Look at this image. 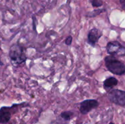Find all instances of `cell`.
Instances as JSON below:
<instances>
[{
	"instance_id": "cell-11",
	"label": "cell",
	"mask_w": 125,
	"mask_h": 124,
	"mask_svg": "<svg viewBox=\"0 0 125 124\" xmlns=\"http://www.w3.org/2000/svg\"><path fill=\"white\" fill-rule=\"evenodd\" d=\"M90 2L93 7H100L103 4V0H90Z\"/></svg>"
},
{
	"instance_id": "cell-7",
	"label": "cell",
	"mask_w": 125,
	"mask_h": 124,
	"mask_svg": "<svg viewBox=\"0 0 125 124\" xmlns=\"http://www.w3.org/2000/svg\"><path fill=\"white\" fill-rule=\"evenodd\" d=\"M16 104L11 106H2L0 108V124H6L10 120L12 112Z\"/></svg>"
},
{
	"instance_id": "cell-8",
	"label": "cell",
	"mask_w": 125,
	"mask_h": 124,
	"mask_svg": "<svg viewBox=\"0 0 125 124\" xmlns=\"http://www.w3.org/2000/svg\"><path fill=\"white\" fill-rule=\"evenodd\" d=\"M118 80L114 77H109L103 81V88L107 92L118 85Z\"/></svg>"
},
{
	"instance_id": "cell-5",
	"label": "cell",
	"mask_w": 125,
	"mask_h": 124,
	"mask_svg": "<svg viewBox=\"0 0 125 124\" xmlns=\"http://www.w3.org/2000/svg\"><path fill=\"white\" fill-rule=\"evenodd\" d=\"M99 102L95 99H86L80 103L79 111L83 115L87 114L92 109L97 108L99 106Z\"/></svg>"
},
{
	"instance_id": "cell-12",
	"label": "cell",
	"mask_w": 125,
	"mask_h": 124,
	"mask_svg": "<svg viewBox=\"0 0 125 124\" xmlns=\"http://www.w3.org/2000/svg\"><path fill=\"white\" fill-rule=\"evenodd\" d=\"M72 41H73V37L70 35L67 36L65 40V44L67 46H70L72 43Z\"/></svg>"
},
{
	"instance_id": "cell-13",
	"label": "cell",
	"mask_w": 125,
	"mask_h": 124,
	"mask_svg": "<svg viewBox=\"0 0 125 124\" xmlns=\"http://www.w3.org/2000/svg\"><path fill=\"white\" fill-rule=\"evenodd\" d=\"M32 27L34 29V31L36 32V27H37V20L35 16H32Z\"/></svg>"
},
{
	"instance_id": "cell-6",
	"label": "cell",
	"mask_w": 125,
	"mask_h": 124,
	"mask_svg": "<svg viewBox=\"0 0 125 124\" xmlns=\"http://www.w3.org/2000/svg\"><path fill=\"white\" fill-rule=\"evenodd\" d=\"M103 32L97 28H93L91 30H89L87 35V43L92 46V47H95L96 44L98 42L100 38L103 36Z\"/></svg>"
},
{
	"instance_id": "cell-10",
	"label": "cell",
	"mask_w": 125,
	"mask_h": 124,
	"mask_svg": "<svg viewBox=\"0 0 125 124\" xmlns=\"http://www.w3.org/2000/svg\"><path fill=\"white\" fill-rule=\"evenodd\" d=\"M74 115V113L72 111H66L62 112L61 114V117L62 119L65 121H69Z\"/></svg>"
},
{
	"instance_id": "cell-3",
	"label": "cell",
	"mask_w": 125,
	"mask_h": 124,
	"mask_svg": "<svg viewBox=\"0 0 125 124\" xmlns=\"http://www.w3.org/2000/svg\"><path fill=\"white\" fill-rule=\"evenodd\" d=\"M107 98L112 103L124 107L125 106V92L118 89H112L107 92Z\"/></svg>"
},
{
	"instance_id": "cell-17",
	"label": "cell",
	"mask_w": 125,
	"mask_h": 124,
	"mask_svg": "<svg viewBox=\"0 0 125 124\" xmlns=\"http://www.w3.org/2000/svg\"><path fill=\"white\" fill-rule=\"evenodd\" d=\"M109 124H114L113 122H110Z\"/></svg>"
},
{
	"instance_id": "cell-1",
	"label": "cell",
	"mask_w": 125,
	"mask_h": 124,
	"mask_svg": "<svg viewBox=\"0 0 125 124\" xmlns=\"http://www.w3.org/2000/svg\"><path fill=\"white\" fill-rule=\"evenodd\" d=\"M105 65L107 70L112 74L122 76L125 74L124 63L117 59L115 56L107 55L104 58Z\"/></svg>"
},
{
	"instance_id": "cell-9",
	"label": "cell",
	"mask_w": 125,
	"mask_h": 124,
	"mask_svg": "<svg viewBox=\"0 0 125 124\" xmlns=\"http://www.w3.org/2000/svg\"><path fill=\"white\" fill-rule=\"evenodd\" d=\"M106 11L105 9H96L92 12H89L86 14V17L87 18H94V17H97L98 15L101 14V13H103Z\"/></svg>"
},
{
	"instance_id": "cell-14",
	"label": "cell",
	"mask_w": 125,
	"mask_h": 124,
	"mask_svg": "<svg viewBox=\"0 0 125 124\" xmlns=\"http://www.w3.org/2000/svg\"><path fill=\"white\" fill-rule=\"evenodd\" d=\"M120 3L122 6V9L123 10L125 9V0H120Z\"/></svg>"
},
{
	"instance_id": "cell-16",
	"label": "cell",
	"mask_w": 125,
	"mask_h": 124,
	"mask_svg": "<svg viewBox=\"0 0 125 124\" xmlns=\"http://www.w3.org/2000/svg\"><path fill=\"white\" fill-rule=\"evenodd\" d=\"M63 124L62 123V124H61V123H59V122H56V123H55V124Z\"/></svg>"
},
{
	"instance_id": "cell-2",
	"label": "cell",
	"mask_w": 125,
	"mask_h": 124,
	"mask_svg": "<svg viewBox=\"0 0 125 124\" xmlns=\"http://www.w3.org/2000/svg\"><path fill=\"white\" fill-rule=\"evenodd\" d=\"M9 56L13 64L19 65L26 61L27 57L23 47L18 44H13L9 52Z\"/></svg>"
},
{
	"instance_id": "cell-15",
	"label": "cell",
	"mask_w": 125,
	"mask_h": 124,
	"mask_svg": "<svg viewBox=\"0 0 125 124\" xmlns=\"http://www.w3.org/2000/svg\"><path fill=\"white\" fill-rule=\"evenodd\" d=\"M1 47H0V52H1ZM3 65H4V63L1 62V58H0V66H3Z\"/></svg>"
},
{
	"instance_id": "cell-4",
	"label": "cell",
	"mask_w": 125,
	"mask_h": 124,
	"mask_svg": "<svg viewBox=\"0 0 125 124\" xmlns=\"http://www.w3.org/2000/svg\"><path fill=\"white\" fill-rule=\"evenodd\" d=\"M106 51L110 55L124 56L125 48L124 46L118 41H109L106 45Z\"/></svg>"
}]
</instances>
